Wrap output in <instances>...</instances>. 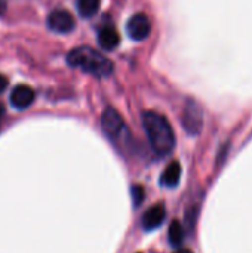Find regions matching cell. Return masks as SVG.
Returning <instances> with one entry per match:
<instances>
[{
    "label": "cell",
    "mask_w": 252,
    "mask_h": 253,
    "mask_svg": "<svg viewBox=\"0 0 252 253\" xmlns=\"http://www.w3.org/2000/svg\"><path fill=\"white\" fill-rule=\"evenodd\" d=\"M7 83H9V82H7V79H6L4 76H1V74H0V93H1V92H4V89L7 87Z\"/></svg>",
    "instance_id": "5bb4252c"
},
{
    "label": "cell",
    "mask_w": 252,
    "mask_h": 253,
    "mask_svg": "<svg viewBox=\"0 0 252 253\" xmlns=\"http://www.w3.org/2000/svg\"><path fill=\"white\" fill-rule=\"evenodd\" d=\"M143 126L147 133L153 151L165 157L172 153L175 147V133L169 122L156 111H146L143 114Z\"/></svg>",
    "instance_id": "6da1fadb"
},
{
    "label": "cell",
    "mask_w": 252,
    "mask_h": 253,
    "mask_svg": "<svg viewBox=\"0 0 252 253\" xmlns=\"http://www.w3.org/2000/svg\"><path fill=\"white\" fill-rule=\"evenodd\" d=\"M168 239L169 243L175 248L181 246V243L184 242V228L178 221H174L169 225V231H168Z\"/></svg>",
    "instance_id": "7c38bea8"
},
{
    "label": "cell",
    "mask_w": 252,
    "mask_h": 253,
    "mask_svg": "<svg viewBox=\"0 0 252 253\" xmlns=\"http://www.w3.org/2000/svg\"><path fill=\"white\" fill-rule=\"evenodd\" d=\"M175 253H193L190 249H180V251H177Z\"/></svg>",
    "instance_id": "2e32d148"
},
{
    "label": "cell",
    "mask_w": 252,
    "mask_h": 253,
    "mask_svg": "<svg viewBox=\"0 0 252 253\" xmlns=\"http://www.w3.org/2000/svg\"><path fill=\"white\" fill-rule=\"evenodd\" d=\"M101 126H102L104 133L111 139H120L123 132L126 130L122 116L111 107L105 108V111L102 113Z\"/></svg>",
    "instance_id": "3957f363"
},
{
    "label": "cell",
    "mask_w": 252,
    "mask_h": 253,
    "mask_svg": "<svg viewBox=\"0 0 252 253\" xmlns=\"http://www.w3.org/2000/svg\"><path fill=\"white\" fill-rule=\"evenodd\" d=\"M48 27L55 33L67 34L74 28V18L67 10H53L48 16Z\"/></svg>",
    "instance_id": "5b68a950"
},
{
    "label": "cell",
    "mask_w": 252,
    "mask_h": 253,
    "mask_svg": "<svg viewBox=\"0 0 252 253\" xmlns=\"http://www.w3.org/2000/svg\"><path fill=\"white\" fill-rule=\"evenodd\" d=\"M131 194H132V202L135 206H140L144 200V188L141 185H132L131 188Z\"/></svg>",
    "instance_id": "4fadbf2b"
},
{
    "label": "cell",
    "mask_w": 252,
    "mask_h": 253,
    "mask_svg": "<svg viewBox=\"0 0 252 253\" xmlns=\"http://www.w3.org/2000/svg\"><path fill=\"white\" fill-rule=\"evenodd\" d=\"M100 4H101V0H77V10L80 16L91 18L98 12Z\"/></svg>",
    "instance_id": "8fae6325"
},
{
    "label": "cell",
    "mask_w": 252,
    "mask_h": 253,
    "mask_svg": "<svg viewBox=\"0 0 252 253\" xmlns=\"http://www.w3.org/2000/svg\"><path fill=\"white\" fill-rule=\"evenodd\" d=\"M67 62L95 77H108L113 73V62L102 53L86 46L73 49L67 55Z\"/></svg>",
    "instance_id": "7a4b0ae2"
},
{
    "label": "cell",
    "mask_w": 252,
    "mask_h": 253,
    "mask_svg": "<svg viewBox=\"0 0 252 253\" xmlns=\"http://www.w3.org/2000/svg\"><path fill=\"white\" fill-rule=\"evenodd\" d=\"M120 43V34L114 27H104L98 33V44L105 50H113Z\"/></svg>",
    "instance_id": "9c48e42d"
},
{
    "label": "cell",
    "mask_w": 252,
    "mask_h": 253,
    "mask_svg": "<svg viewBox=\"0 0 252 253\" xmlns=\"http://www.w3.org/2000/svg\"><path fill=\"white\" fill-rule=\"evenodd\" d=\"M150 30H151V25H150V21L149 18L144 15V13H135L126 24V31H128V36L132 39V40H144L149 37L150 34Z\"/></svg>",
    "instance_id": "277c9868"
},
{
    "label": "cell",
    "mask_w": 252,
    "mask_h": 253,
    "mask_svg": "<svg viewBox=\"0 0 252 253\" xmlns=\"http://www.w3.org/2000/svg\"><path fill=\"white\" fill-rule=\"evenodd\" d=\"M180 178H181V165L178 162H171L168 165V168L165 169V172L162 173L160 182L163 187L174 188L178 185Z\"/></svg>",
    "instance_id": "30bf717a"
},
{
    "label": "cell",
    "mask_w": 252,
    "mask_h": 253,
    "mask_svg": "<svg viewBox=\"0 0 252 253\" xmlns=\"http://www.w3.org/2000/svg\"><path fill=\"white\" fill-rule=\"evenodd\" d=\"M6 12V0H0V15Z\"/></svg>",
    "instance_id": "9a60e30c"
},
{
    "label": "cell",
    "mask_w": 252,
    "mask_h": 253,
    "mask_svg": "<svg viewBox=\"0 0 252 253\" xmlns=\"http://www.w3.org/2000/svg\"><path fill=\"white\" fill-rule=\"evenodd\" d=\"M34 90L27 84H18L10 93V104L18 110L28 108L34 102Z\"/></svg>",
    "instance_id": "ba28073f"
},
{
    "label": "cell",
    "mask_w": 252,
    "mask_h": 253,
    "mask_svg": "<svg viewBox=\"0 0 252 253\" xmlns=\"http://www.w3.org/2000/svg\"><path fill=\"white\" fill-rule=\"evenodd\" d=\"M166 218V209L163 203H156L151 208H149L146 211V213L143 215V228L146 231H151L159 228L163 221Z\"/></svg>",
    "instance_id": "52a82bcc"
},
{
    "label": "cell",
    "mask_w": 252,
    "mask_h": 253,
    "mask_svg": "<svg viewBox=\"0 0 252 253\" xmlns=\"http://www.w3.org/2000/svg\"><path fill=\"white\" fill-rule=\"evenodd\" d=\"M203 125V116L201 108L195 102H189L183 114V126L190 135H198Z\"/></svg>",
    "instance_id": "8992f818"
}]
</instances>
